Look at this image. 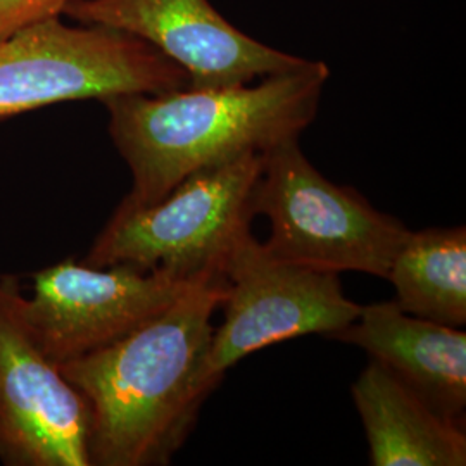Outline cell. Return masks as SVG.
<instances>
[{"label": "cell", "instance_id": "obj_1", "mask_svg": "<svg viewBox=\"0 0 466 466\" xmlns=\"http://www.w3.org/2000/svg\"><path fill=\"white\" fill-rule=\"evenodd\" d=\"M225 296L221 273H202L134 332L59 365L90 408V466L169 463L204 400L198 375Z\"/></svg>", "mask_w": 466, "mask_h": 466}, {"label": "cell", "instance_id": "obj_2", "mask_svg": "<svg viewBox=\"0 0 466 466\" xmlns=\"http://www.w3.org/2000/svg\"><path fill=\"white\" fill-rule=\"evenodd\" d=\"M329 78L330 67L309 59L258 84L100 100L111 140L132 173L123 202L149 206L200 169L299 138L317 117Z\"/></svg>", "mask_w": 466, "mask_h": 466}, {"label": "cell", "instance_id": "obj_3", "mask_svg": "<svg viewBox=\"0 0 466 466\" xmlns=\"http://www.w3.org/2000/svg\"><path fill=\"white\" fill-rule=\"evenodd\" d=\"M261 171L263 154H246L187 177L149 206L121 200L85 265L165 269L187 280L219 271L235 240L250 228Z\"/></svg>", "mask_w": 466, "mask_h": 466}, {"label": "cell", "instance_id": "obj_4", "mask_svg": "<svg viewBox=\"0 0 466 466\" xmlns=\"http://www.w3.org/2000/svg\"><path fill=\"white\" fill-rule=\"evenodd\" d=\"M252 211L269 219L265 242L275 256L321 271H360L387 279L411 230L375 209L365 196L337 185L287 140L263 154Z\"/></svg>", "mask_w": 466, "mask_h": 466}, {"label": "cell", "instance_id": "obj_5", "mask_svg": "<svg viewBox=\"0 0 466 466\" xmlns=\"http://www.w3.org/2000/svg\"><path fill=\"white\" fill-rule=\"evenodd\" d=\"M188 84L184 67L146 40L100 25L49 17L0 38V119L57 102L165 94Z\"/></svg>", "mask_w": 466, "mask_h": 466}, {"label": "cell", "instance_id": "obj_6", "mask_svg": "<svg viewBox=\"0 0 466 466\" xmlns=\"http://www.w3.org/2000/svg\"><path fill=\"white\" fill-rule=\"evenodd\" d=\"M219 273L227 282V296L219 306L225 318L213 330L198 375L204 400L246 356L300 335L332 339L363 308L344 296L339 273L275 256L250 228L235 240Z\"/></svg>", "mask_w": 466, "mask_h": 466}, {"label": "cell", "instance_id": "obj_7", "mask_svg": "<svg viewBox=\"0 0 466 466\" xmlns=\"http://www.w3.org/2000/svg\"><path fill=\"white\" fill-rule=\"evenodd\" d=\"M17 277H0V461L90 466V408L46 356L23 313Z\"/></svg>", "mask_w": 466, "mask_h": 466}, {"label": "cell", "instance_id": "obj_8", "mask_svg": "<svg viewBox=\"0 0 466 466\" xmlns=\"http://www.w3.org/2000/svg\"><path fill=\"white\" fill-rule=\"evenodd\" d=\"M194 280L165 269L97 268L66 259L35 273L34 296H25L23 313L46 356L63 365L134 332Z\"/></svg>", "mask_w": 466, "mask_h": 466}, {"label": "cell", "instance_id": "obj_9", "mask_svg": "<svg viewBox=\"0 0 466 466\" xmlns=\"http://www.w3.org/2000/svg\"><path fill=\"white\" fill-rule=\"evenodd\" d=\"M63 15L146 40L184 67L192 88L252 84L309 61L250 38L209 0H69Z\"/></svg>", "mask_w": 466, "mask_h": 466}, {"label": "cell", "instance_id": "obj_10", "mask_svg": "<svg viewBox=\"0 0 466 466\" xmlns=\"http://www.w3.org/2000/svg\"><path fill=\"white\" fill-rule=\"evenodd\" d=\"M332 339L367 350L442 415L463 423L466 333L402 311L396 300L363 306Z\"/></svg>", "mask_w": 466, "mask_h": 466}, {"label": "cell", "instance_id": "obj_11", "mask_svg": "<svg viewBox=\"0 0 466 466\" xmlns=\"http://www.w3.org/2000/svg\"><path fill=\"white\" fill-rule=\"evenodd\" d=\"M373 466L466 465L463 423L371 360L350 387Z\"/></svg>", "mask_w": 466, "mask_h": 466}, {"label": "cell", "instance_id": "obj_12", "mask_svg": "<svg viewBox=\"0 0 466 466\" xmlns=\"http://www.w3.org/2000/svg\"><path fill=\"white\" fill-rule=\"evenodd\" d=\"M398 306L413 317L450 327L466 323V228L410 232L387 279Z\"/></svg>", "mask_w": 466, "mask_h": 466}, {"label": "cell", "instance_id": "obj_13", "mask_svg": "<svg viewBox=\"0 0 466 466\" xmlns=\"http://www.w3.org/2000/svg\"><path fill=\"white\" fill-rule=\"evenodd\" d=\"M69 0H0V38L63 15Z\"/></svg>", "mask_w": 466, "mask_h": 466}]
</instances>
